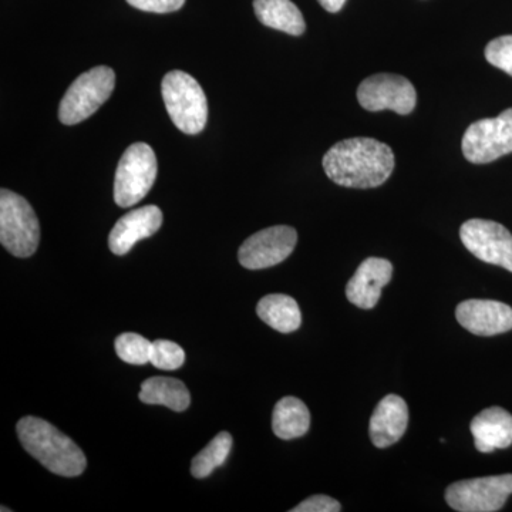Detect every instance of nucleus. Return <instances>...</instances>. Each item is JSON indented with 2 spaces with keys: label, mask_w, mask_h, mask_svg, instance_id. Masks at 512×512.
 <instances>
[{
  "label": "nucleus",
  "mask_w": 512,
  "mask_h": 512,
  "mask_svg": "<svg viewBox=\"0 0 512 512\" xmlns=\"http://www.w3.org/2000/svg\"><path fill=\"white\" fill-rule=\"evenodd\" d=\"M392 148L375 138H346L323 157V168L333 183L346 188H376L394 170Z\"/></svg>",
  "instance_id": "nucleus-1"
},
{
  "label": "nucleus",
  "mask_w": 512,
  "mask_h": 512,
  "mask_svg": "<svg viewBox=\"0 0 512 512\" xmlns=\"http://www.w3.org/2000/svg\"><path fill=\"white\" fill-rule=\"evenodd\" d=\"M23 448L47 470L63 477H77L86 470L82 448L46 420L23 417L16 426Z\"/></svg>",
  "instance_id": "nucleus-2"
},
{
  "label": "nucleus",
  "mask_w": 512,
  "mask_h": 512,
  "mask_svg": "<svg viewBox=\"0 0 512 512\" xmlns=\"http://www.w3.org/2000/svg\"><path fill=\"white\" fill-rule=\"evenodd\" d=\"M161 89L175 127L185 134L201 133L208 120V103L200 83L188 73L173 70L165 74Z\"/></svg>",
  "instance_id": "nucleus-3"
},
{
  "label": "nucleus",
  "mask_w": 512,
  "mask_h": 512,
  "mask_svg": "<svg viewBox=\"0 0 512 512\" xmlns=\"http://www.w3.org/2000/svg\"><path fill=\"white\" fill-rule=\"evenodd\" d=\"M0 242L18 258L35 254L40 242V224L32 205L6 188L0 191Z\"/></svg>",
  "instance_id": "nucleus-4"
},
{
  "label": "nucleus",
  "mask_w": 512,
  "mask_h": 512,
  "mask_svg": "<svg viewBox=\"0 0 512 512\" xmlns=\"http://www.w3.org/2000/svg\"><path fill=\"white\" fill-rule=\"evenodd\" d=\"M116 86V74L106 66L94 67L77 77L60 103L59 119L66 126L89 119L110 99Z\"/></svg>",
  "instance_id": "nucleus-5"
},
{
  "label": "nucleus",
  "mask_w": 512,
  "mask_h": 512,
  "mask_svg": "<svg viewBox=\"0 0 512 512\" xmlns=\"http://www.w3.org/2000/svg\"><path fill=\"white\" fill-rule=\"evenodd\" d=\"M157 178V157L146 143H136L124 151L116 178L114 201L121 208L138 204L153 188Z\"/></svg>",
  "instance_id": "nucleus-6"
},
{
  "label": "nucleus",
  "mask_w": 512,
  "mask_h": 512,
  "mask_svg": "<svg viewBox=\"0 0 512 512\" xmlns=\"http://www.w3.org/2000/svg\"><path fill=\"white\" fill-rule=\"evenodd\" d=\"M464 157L473 164H488L512 153V109L494 119L471 124L461 141Z\"/></svg>",
  "instance_id": "nucleus-7"
},
{
  "label": "nucleus",
  "mask_w": 512,
  "mask_h": 512,
  "mask_svg": "<svg viewBox=\"0 0 512 512\" xmlns=\"http://www.w3.org/2000/svg\"><path fill=\"white\" fill-rule=\"evenodd\" d=\"M512 494V474L457 481L446 491V501L460 512H495Z\"/></svg>",
  "instance_id": "nucleus-8"
},
{
  "label": "nucleus",
  "mask_w": 512,
  "mask_h": 512,
  "mask_svg": "<svg viewBox=\"0 0 512 512\" xmlns=\"http://www.w3.org/2000/svg\"><path fill=\"white\" fill-rule=\"evenodd\" d=\"M357 100L367 111L392 110L400 116H407L416 107L417 93L406 77L379 73L360 83Z\"/></svg>",
  "instance_id": "nucleus-9"
},
{
  "label": "nucleus",
  "mask_w": 512,
  "mask_h": 512,
  "mask_svg": "<svg viewBox=\"0 0 512 512\" xmlns=\"http://www.w3.org/2000/svg\"><path fill=\"white\" fill-rule=\"evenodd\" d=\"M460 238L480 261L512 272V234L504 225L474 218L461 225Z\"/></svg>",
  "instance_id": "nucleus-10"
},
{
  "label": "nucleus",
  "mask_w": 512,
  "mask_h": 512,
  "mask_svg": "<svg viewBox=\"0 0 512 512\" xmlns=\"http://www.w3.org/2000/svg\"><path fill=\"white\" fill-rule=\"evenodd\" d=\"M296 242L298 234L295 228L278 225L262 229L249 237L239 248V264L251 271L272 268L292 254Z\"/></svg>",
  "instance_id": "nucleus-11"
},
{
  "label": "nucleus",
  "mask_w": 512,
  "mask_h": 512,
  "mask_svg": "<svg viewBox=\"0 0 512 512\" xmlns=\"http://www.w3.org/2000/svg\"><path fill=\"white\" fill-rule=\"evenodd\" d=\"M458 323L477 336H495L512 329V308L503 302L468 299L456 309Z\"/></svg>",
  "instance_id": "nucleus-12"
},
{
  "label": "nucleus",
  "mask_w": 512,
  "mask_h": 512,
  "mask_svg": "<svg viewBox=\"0 0 512 512\" xmlns=\"http://www.w3.org/2000/svg\"><path fill=\"white\" fill-rule=\"evenodd\" d=\"M392 276V262L383 258H367L346 286V298L357 308L369 311L379 302L383 288L392 281Z\"/></svg>",
  "instance_id": "nucleus-13"
},
{
  "label": "nucleus",
  "mask_w": 512,
  "mask_h": 512,
  "mask_svg": "<svg viewBox=\"0 0 512 512\" xmlns=\"http://www.w3.org/2000/svg\"><path fill=\"white\" fill-rule=\"evenodd\" d=\"M163 225V212L156 205H146L127 212L111 229L109 247L114 255H126L141 239L153 237Z\"/></svg>",
  "instance_id": "nucleus-14"
},
{
  "label": "nucleus",
  "mask_w": 512,
  "mask_h": 512,
  "mask_svg": "<svg viewBox=\"0 0 512 512\" xmlns=\"http://www.w3.org/2000/svg\"><path fill=\"white\" fill-rule=\"evenodd\" d=\"M409 407L400 396L389 394L377 404L370 419V439L377 448H387L397 443L407 430Z\"/></svg>",
  "instance_id": "nucleus-15"
},
{
  "label": "nucleus",
  "mask_w": 512,
  "mask_h": 512,
  "mask_svg": "<svg viewBox=\"0 0 512 512\" xmlns=\"http://www.w3.org/2000/svg\"><path fill=\"white\" fill-rule=\"evenodd\" d=\"M470 430L480 453H493L512 444V416L501 407H490L477 414Z\"/></svg>",
  "instance_id": "nucleus-16"
},
{
  "label": "nucleus",
  "mask_w": 512,
  "mask_h": 512,
  "mask_svg": "<svg viewBox=\"0 0 512 512\" xmlns=\"http://www.w3.org/2000/svg\"><path fill=\"white\" fill-rule=\"evenodd\" d=\"M256 18L268 28L301 36L306 29L305 19L292 0H254Z\"/></svg>",
  "instance_id": "nucleus-17"
},
{
  "label": "nucleus",
  "mask_w": 512,
  "mask_h": 512,
  "mask_svg": "<svg viewBox=\"0 0 512 512\" xmlns=\"http://www.w3.org/2000/svg\"><path fill=\"white\" fill-rule=\"evenodd\" d=\"M256 313L266 325L281 333L295 332L302 325L298 302L282 293H272L262 298L256 306Z\"/></svg>",
  "instance_id": "nucleus-18"
},
{
  "label": "nucleus",
  "mask_w": 512,
  "mask_h": 512,
  "mask_svg": "<svg viewBox=\"0 0 512 512\" xmlns=\"http://www.w3.org/2000/svg\"><path fill=\"white\" fill-rule=\"evenodd\" d=\"M311 427V413L302 400L284 397L276 403L272 414V430L282 440L299 439Z\"/></svg>",
  "instance_id": "nucleus-19"
},
{
  "label": "nucleus",
  "mask_w": 512,
  "mask_h": 512,
  "mask_svg": "<svg viewBox=\"0 0 512 512\" xmlns=\"http://www.w3.org/2000/svg\"><path fill=\"white\" fill-rule=\"evenodd\" d=\"M140 400L146 404L165 406L174 412L190 407L191 396L185 384L173 377H150L141 384Z\"/></svg>",
  "instance_id": "nucleus-20"
},
{
  "label": "nucleus",
  "mask_w": 512,
  "mask_h": 512,
  "mask_svg": "<svg viewBox=\"0 0 512 512\" xmlns=\"http://www.w3.org/2000/svg\"><path fill=\"white\" fill-rule=\"evenodd\" d=\"M232 444H234V440L227 431H222L218 436H215L211 443L192 460V476L195 478L211 476L215 468L221 467L227 461Z\"/></svg>",
  "instance_id": "nucleus-21"
},
{
  "label": "nucleus",
  "mask_w": 512,
  "mask_h": 512,
  "mask_svg": "<svg viewBox=\"0 0 512 512\" xmlns=\"http://www.w3.org/2000/svg\"><path fill=\"white\" fill-rule=\"evenodd\" d=\"M153 343L137 333H123L116 339V353L130 365H146L150 362Z\"/></svg>",
  "instance_id": "nucleus-22"
},
{
  "label": "nucleus",
  "mask_w": 512,
  "mask_h": 512,
  "mask_svg": "<svg viewBox=\"0 0 512 512\" xmlns=\"http://www.w3.org/2000/svg\"><path fill=\"white\" fill-rule=\"evenodd\" d=\"M185 352L177 343L170 340H156L151 348L150 363L157 369L177 370L184 365Z\"/></svg>",
  "instance_id": "nucleus-23"
},
{
  "label": "nucleus",
  "mask_w": 512,
  "mask_h": 512,
  "mask_svg": "<svg viewBox=\"0 0 512 512\" xmlns=\"http://www.w3.org/2000/svg\"><path fill=\"white\" fill-rule=\"evenodd\" d=\"M484 55L488 63L512 76V35L491 40L485 47Z\"/></svg>",
  "instance_id": "nucleus-24"
},
{
  "label": "nucleus",
  "mask_w": 512,
  "mask_h": 512,
  "mask_svg": "<svg viewBox=\"0 0 512 512\" xmlns=\"http://www.w3.org/2000/svg\"><path fill=\"white\" fill-rule=\"evenodd\" d=\"M342 510L338 501L328 495H312L302 501L298 507L292 508V512H339Z\"/></svg>",
  "instance_id": "nucleus-25"
},
{
  "label": "nucleus",
  "mask_w": 512,
  "mask_h": 512,
  "mask_svg": "<svg viewBox=\"0 0 512 512\" xmlns=\"http://www.w3.org/2000/svg\"><path fill=\"white\" fill-rule=\"evenodd\" d=\"M133 8L151 13H171L183 8L185 0H127Z\"/></svg>",
  "instance_id": "nucleus-26"
},
{
  "label": "nucleus",
  "mask_w": 512,
  "mask_h": 512,
  "mask_svg": "<svg viewBox=\"0 0 512 512\" xmlns=\"http://www.w3.org/2000/svg\"><path fill=\"white\" fill-rule=\"evenodd\" d=\"M318 2L329 13H338L343 8V5H345L346 0H318Z\"/></svg>",
  "instance_id": "nucleus-27"
}]
</instances>
